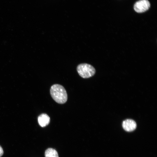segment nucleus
<instances>
[{"instance_id": "7", "label": "nucleus", "mask_w": 157, "mask_h": 157, "mask_svg": "<svg viewBox=\"0 0 157 157\" xmlns=\"http://www.w3.org/2000/svg\"><path fill=\"white\" fill-rule=\"evenodd\" d=\"M3 154V149L0 145V157Z\"/></svg>"}, {"instance_id": "6", "label": "nucleus", "mask_w": 157, "mask_h": 157, "mask_svg": "<svg viewBox=\"0 0 157 157\" xmlns=\"http://www.w3.org/2000/svg\"><path fill=\"white\" fill-rule=\"evenodd\" d=\"M45 157H58L57 151L54 149L49 148L47 149L45 153Z\"/></svg>"}, {"instance_id": "4", "label": "nucleus", "mask_w": 157, "mask_h": 157, "mask_svg": "<svg viewBox=\"0 0 157 157\" xmlns=\"http://www.w3.org/2000/svg\"><path fill=\"white\" fill-rule=\"evenodd\" d=\"M122 126L123 129L125 131L131 132L133 131L135 129L137 125L134 120L128 119L123 121Z\"/></svg>"}, {"instance_id": "3", "label": "nucleus", "mask_w": 157, "mask_h": 157, "mask_svg": "<svg viewBox=\"0 0 157 157\" xmlns=\"http://www.w3.org/2000/svg\"><path fill=\"white\" fill-rule=\"evenodd\" d=\"M150 6V3L148 0H139L135 3L133 8L137 13H141L148 10Z\"/></svg>"}, {"instance_id": "5", "label": "nucleus", "mask_w": 157, "mask_h": 157, "mask_svg": "<svg viewBox=\"0 0 157 157\" xmlns=\"http://www.w3.org/2000/svg\"><path fill=\"white\" fill-rule=\"evenodd\" d=\"M38 121L39 125L42 127L47 125L50 122V118L45 113H42L38 117Z\"/></svg>"}, {"instance_id": "1", "label": "nucleus", "mask_w": 157, "mask_h": 157, "mask_svg": "<svg viewBox=\"0 0 157 157\" xmlns=\"http://www.w3.org/2000/svg\"><path fill=\"white\" fill-rule=\"evenodd\" d=\"M51 95L53 99L59 104H63L67 100V95L64 88L58 84L53 85L50 89Z\"/></svg>"}, {"instance_id": "2", "label": "nucleus", "mask_w": 157, "mask_h": 157, "mask_svg": "<svg viewBox=\"0 0 157 157\" xmlns=\"http://www.w3.org/2000/svg\"><path fill=\"white\" fill-rule=\"evenodd\" d=\"M77 70L79 75L83 78H88L93 76L95 73V68L90 65L82 63L79 65Z\"/></svg>"}]
</instances>
